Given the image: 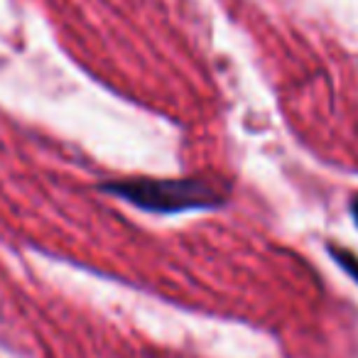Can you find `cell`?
<instances>
[{
	"label": "cell",
	"instance_id": "3957f363",
	"mask_svg": "<svg viewBox=\"0 0 358 358\" xmlns=\"http://www.w3.org/2000/svg\"><path fill=\"white\" fill-rule=\"evenodd\" d=\"M351 216H353V224L358 226V194L351 199Z\"/></svg>",
	"mask_w": 358,
	"mask_h": 358
},
{
	"label": "cell",
	"instance_id": "7a4b0ae2",
	"mask_svg": "<svg viewBox=\"0 0 358 358\" xmlns=\"http://www.w3.org/2000/svg\"><path fill=\"white\" fill-rule=\"evenodd\" d=\"M329 253H331V258L358 282V258L356 255L348 253V250H343V248H336V245H329Z\"/></svg>",
	"mask_w": 358,
	"mask_h": 358
},
{
	"label": "cell",
	"instance_id": "6da1fadb",
	"mask_svg": "<svg viewBox=\"0 0 358 358\" xmlns=\"http://www.w3.org/2000/svg\"><path fill=\"white\" fill-rule=\"evenodd\" d=\"M101 189L150 214L216 209V206H224L231 194L229 182H224L221 177L128 179V182H110Z\"/></svg>",
	"mask_w": 358,
	"mask_h": 358
}]
</instances>
